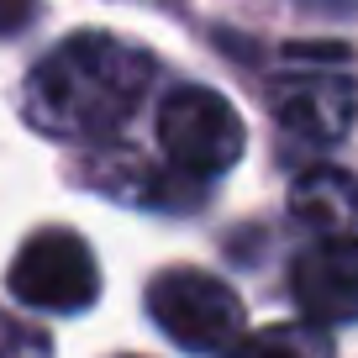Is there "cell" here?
I'll use <instances>...</instances> for the list:
<instances>
[{
	"label": "cell",
	"mask_w": 358,
	"mask_h": 358,
	"mask_svg": "<svg viewBox=\"0 0 358 358\" xmlns=\"http://www.w3.org/2000/svg\"><path fill=\"white\" fill-rule=\"evenodd\" d=\"M153 85V53L116 32H74L27 74L22 116L53 143L116 137Z\"/></svg>",
	"instance_id": "1"
},
{
	"label": "cell",
	"mask_w": 358,
	"mask_h": 358,
	"mask_svg": "<svg viewBox=\"0 0 358 358\" xmlns=\"http://www.w3.org/2000/svg\"><path fill=\"white\" fill-rule=\"evenodd\" d=\"M274 122L301 143H343L358 122V58L343 43H290L268 79Z\"/></svg>",
	"instance_id": "2"
},
{
	"label": "cell",
	"mask_w": 358,
	"mask_h": 358,
	"mask_svg": "<svg viewBox=\"0 0 358 358\" xmlns=\"http://www.w3.org/2000/svg\"><path fill=\"white\" fill-rule=\"evenodd\" d=\"M248 127L232 111L227 95L206 85H185L174 95H164L158 106V148L169 153V164L190 179H216L243 158Z\"/></svg>",
	"instance_id": "3"
},
{
	"label": "cell",
	"mask_w": 358,
	"mask_h": 358,
	"mask_svg": "<svg viewBox=\"0 0 358 358\" xmlns=\"http://www.w3.org/2000/svg\"><path fill=\"white\" fill-rule=\"evenodd\" d=\"M148 316L179 348L216 353L243 337V301L227 280L201 268H164L148 280Z\"/></svg>",
	"instance_id": "4"
},
{
	"label": "cell",
	"mask_w": 358,
	"mask_h": 358,
	"mask_svg": "<svg viewBox=\"0 0 358 358\" xmlns=\"http://www.w3.org/2000/svg\"><path fill=\"white\" fill-rule=\"evenodd\" d=\"M6 285L22 306H37V311H58L74 316L85 306H95L101 295V268H95V253L79 232L69 227H43L32 232L22 248H16L11 268H6Z\"/></svg>",
	"instance_id": "5"
},
{
	"label": "cell",
	"mask_w": 358,
	"mask_h": 358,
	"mask_svg": "<svg viewBox=\"0 0 358 358\" xmlns=\"http://www.w3.org/2000/svg\"><path fill=\"white\" fill-rule=\"evenodd\" d=\"M290 295L316 327L358 322V248L353 243H316L295 258Z\"/></svg>",
	"instance_id": "6"
},
{
	"label": "cell",
	"mask_w": 358,
	"mask_h": 358,
	"mask_svg": "<svg viewBox=\"0 0 358 358\" xmlns=\"http://www.w3.org/2000/svg\"><path fill=\"white\" fill-rule=\"evenodd\" d=\"M290 216L306 232H316L322 243L358 248V174L353 169H332V164H316L306 174H295Z\"/></svg>",
	"instance_id": "7"
},
{
	"label": "cell",
	"mask_w": 358,
	"mask_h": 358,
	"mask_svg": "<svg viewBox=\"0 0 358 358\" xmlns=\"http://www.w3.org/2000/svg\"><path fill=\"white\" fill-rule=\"evenodd\" d=\"M90 185L127 206H169V179L164 169H153L148 158L137 153H111V158H95L90 164Z\"/></svg>",
	"instance_id": "8"
},
{
	"label": "cell",
	"mask_w": 358,
	"mask_h": 358,
	"mask_svg": "<svg viewBox=\"0 0 358 358\" xmlns=\"http://www.w3.org/2000/svg\"><path fill=\"white\" fill-rule=\"evenodd\" d=\"M227 358H337L327 327L316 322H280L264 332H248L227 348Z\"/></svg>",
	"instance_id": "9"
},
{
	"label": "cell",
	"mask_w": 358,
	"mask_h": 358,
	"mask_svg": "<svg viewBox=\"0 0 358 358\" xmlns=\"http://www.w3.org/2000/svg\"><path fill=\"white\" fill-rule=\"evenodd\" d=\"M0 358H53V337L37 322L0 306Z\"/></svg>",
	"instance_id": "10"
},
{
	"label": "cell",
	"mask_w": 358,
	"mask_h": 358,
	"mask_svg": "<svg viewBox=\"0 0 358 358\" xmlns=\"http://www.w3.org/2000/svg\"><path fill=\"white\" fill-rule=\"evenodd\" d=\"M32 0H0V37H11V32H22L27 22H32Z\"/></svg>",
	"instance_id": "11"
}]
</instances>
